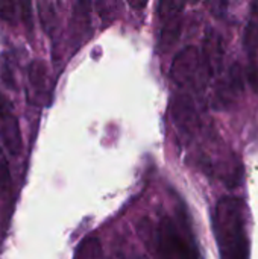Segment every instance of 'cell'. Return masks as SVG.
I'll return each instance as SVG.
<instances>
[{
  "mask_svg": "<svg viewBox=\"0 0 258 259\" xmlns=\"http://www.w3.org/2000/svg\"><path fill=\"white\" fill-rule=\"evenodd\" d=\"M243 206L245 205L237 197H225L216 206L213 228L220 250V259H249Z\"/></svg>",
  "mask_w": 258,
  "mask_h": 259,
  "instance_id": "cell-1",
  "label": "cell"
},
{
  "mask_svg": "<svg viewBox=\"0 0 258 259\" xmlns=\"http://www.w3.org/2000/svg\"><path fill=\"white\" fill-rule=\"evenodd\" d=\"M170 76L179 87H186L193 91H201L204 88L207 76L199 50L193 46H189L181 50L173 59Z\"/></svg>",
  "mask_w": 258,
  "mask_h": 259,
  "instance_id": "cell-2",
  "label": "cell"
},
{
  "mask_svg": "<svg viewBox=\"0 0 258 259\" xmlns=\"http://www.w3.org/2000/svg\"><path fill=\"white\" fill-rule=\"evenodd\" d=\"M182 8H184L182 3L164 2V3L158 5V15L163 21L160 39H158V47L161 49V52H167L179 39Z\"/></svg>",
  "mask_w": 258,
  "mask_h": 259,
  "instance_id": "cell-3",
  "label": "cell"
},
{
  "mask_svg": "<svg viewBox=\"0 0 258 259\" xmlns=\"http://www.w3.org/2000/svg\"><path fill=\"white\" fill-rule=\"evenodd\" d=\"M0 138L11 155H18L23 147L18 118L14 114L12 103L0 93Z\"/></svg>",
  "mask_w": 258,
  "mask_h": 259,
  "instance_id": "cell-4",
  "label": "cell"
},
{
  "mask_svg": "<svg viewBox=\"0 0 258 259\" xmlns=\"http://www.w3.org/2000/svg\"><path fill=\"white\" fill-rule=\"evenodd\" d=\"M29 77V100L33 105H41L47 99V65L41 59H35L27 68Z\"/></svg>",
  "mask_w": 258,
  "mask_h": 259,
  "instance_id": "cell-5",
  "label": "cell"
},
{
  "mask_svg": "<svg viewBox=\"0 0 258 259\" xmlns=\"http://www.w3.org/2000/svg\"><path fill=\"white\" fill-rule=\"evenodd\" d=\"M73 38H84L90 29V3L78 2L73 8Z\"/></svg>",
  "mask_w": 258,
  "mask_h": 259,
  "instance_id": "cell-6",
  "label": "cell"
},
{
  "mask_svg": "<svg viewBox=\"0 0 258 259\" xmlns=\"http://www.w3.org/2000/svg\"><path fill=\"white\" fill-rule=\"evenodd\" d=\"M36 6H38V15H40V21H41L44 32L47 35H53V32L58 26V17H56V11H55V5L49 3V2H40Z\"/></svg>",
  "mask_w": 258,
  "mask_h": 259,
  "instance_id": "cell-7",
  "label": "cell"
},
{
  "mask_svg": "<svg viewBox=\"0 0 258 259\" xmlns=\"http://www.w3.org/2000/svg\"><path fill=\"white\" fill-rule=\"evenodd\" d=\"M78 259H103L100 240L97 237H87L78 249Z\"/></svg>",
  "mask_w": 258,
  "mask_h": 259,
  "instance_id": "cell-8",
  "label": "cell"
},
{
  "mask_svg": "<svg viewBox=\"0 0 258 259\" xmlns=\"http://www.w3.org/2000/svg\"><path fill=\"white\" fill-rule=\"evenodd\" d=\"M12 187V179H11V171L8 161L0 149V193L2 194H9Z\"/></svg>",
  "mask_w": 258,
  "mask_h": 259,
  "instance_id": "cell-9",
  "label": "cell"
},
{
  "mask_svg": "<svg viewBox=\"0 0 258 259\" xmlns=\"http://www.w3.org/2000/svg\"><path fill=\"white\" fill-rule=\"evenodd\" d=\"M20 17L18 3H0V18L3 21L15 24Z\"/></svg>",
  "mask_w": 258,
  "mask_h": 259,
  "instance_id": "cell-10",
  "label": "cell"
},
{
  "mask_svg": "<svg viewBox=\"0 0 258 259\" xmlns=\"http://www.w3.org/2000/svg\"><path fill=\"white\" fill-rule=\"evenodd\" d=\"M18 8H20V17L21 20L24 21V26L29 29V32L32 30V5L30 3H18Z\"/></svg>",
  "mask_w": 258,
  "mask_h": 259,
  "instance_id": "cell-11",
  "label": "cell"
},
{
  "mask_svg": "<svg viewBox=\"0 0 258 259\" xmlns=\"http://www.w3.org/2000/svg\"><path fill=\"white\" fill-rule=\"evenodd\" d=\"M132 8H143V6H146V3H129Z\"/></svg>",
  "mask_w": 258,
  "mask_h": 259,
  "instance_id": "cell-12",
  "label": "cell"
}]
</instances>
